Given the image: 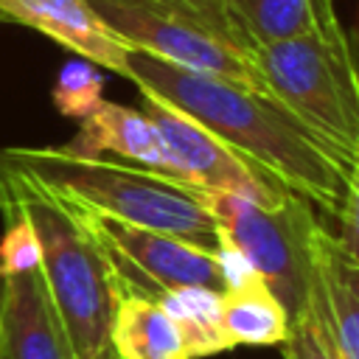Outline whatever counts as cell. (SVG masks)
<instances>
[{"instance_id": "1", "label": "cell", "mask_w": 359, "mask_h": 359, "mask_svg": "<svg viewBox=\"0 0 359 359\" xmlns=\"http://www.w3.org/2000/svg\"><path fill=\"white\" fill-rule=\"evenodd\" d=\"M126 70V79L143 95L174 107L250 168L337 219L348 191L356 185V171H348L272 98L177 67L137 48L129 50Z\"/></svg>"}, {"instance_id": "2", "label": "cell", "mask_w": 359, "mask_h": 359, "mask_svg": "<svg viewBox=\"0 0 359 359\" xmlns=\"http://www.w3.org/2000/svg\"><path fill=\"white\" fill-rule=\"evenodd\" d=\"M0 160L70 208L168 233L208 252L219 244L216 222L177 177L123 160L73 154L62 146H8L0 149Z\"/></svg>"}, {"instance_id": "3", "label": "cell", "mask_w": 359, "mask_h": 359, "mask_svg": "<svg viewBox=\"0 0 359 359\" xmlns=\"http://www.w3.org/2000/svg\"><path fill=\"white\" fill-rule=\"evenodd\" d=\"M0 199L14 202L39 241V275L76 359L107 351L118 283L81 219L39 188L28 174L0 160Z\"/></svg>"}, {"instance_id": "4", "label": "cell", "mask_w": 359, "mask_h": 359, "mask_svg": "<svg viewBox=\"0 0 359 359\" xmlns=\"http://www.w3.org/2000/svg\"><path fill=\"white\" fill-rule=\"evenodd\" d=\"M272 101L323 143L348 171L359 168V79L353 45L337 14L317 31L252 42Z\"/></svg>"}, {"instance_id": "5", "label": "cell", "mask_w": 359, "mask_h": 359, "mask_svg": "<svg viewBox=\"0 0 359 359\" xmlns=\"http://www.w3.org/2000/svg\"><path fill=\"white\" fill-rule=\"evenodd\" d=\"M90 6L132 48L272 98L255 67L252 39L224 0H90Z\"/></svg>"}, {"instance_id": "6", "label": "cell", "mask_w": 359, "mask_h": 359, "mask_svg": "<svg viewBox=\"0 0 359 359\" xmlns=\"http://www.w3.org/2000/svg\"><path fill=\"white\" fill-rule=\"evenodd\" d=\"M194 199L216 222L219 238L233 244L252 272L283 303L289 323L309 303L311 264L309 233L314 227V205L297 194H286L272 208L255 205L244 196L188 185Z\"/></svg>"}, {"instance_id": "7", "label": "cell", "mask_w": 359, "mask_h": 359, "mask_svg": "<svg viewBox=\"0 0 359 359\" xmlns=\"http://www.w3.org/2000/svg\"><path fill=\"white\" fill-rule=\"evenodd\" d=\"M70 210L81 219L84 230L109 264L118 292H135L151 300L180 286H205L213 292H224V278L213 252L168 233L126 224L79 208Z\"/></svg>"}, {"instance_id": "8", "label": "cell", "mask_w": 359, "mask_h": 359, "mask_svg": "<svg viewBox=\"0 0 359 359\" xmlns=\"http://www.w3.org/2000/svg\"><path fill=\"white\" fill-rule=\"evenodd\" d=\"M140 112L154 123L157 135L163 137V143L171 154L177 180L196 185V188H208V191L236 194V196H244L264 208H272L280 199H286V194H294V191L266 180L255 168H250L230 149H224L210 132H205L199 123H194L174 107H168L151 95H143Z\"/></svg>"}, {"instance_id": "9", "label": "cell", "mask_w": 359, "mask_h": 359, "mask_svg": "<svg viewBox=\"0 0 359 359\" xmlns=\"http://www.w3.org/2000/svg\"><path fill=\"white\" fill-rule=\"evenodd\" d=\"M309 303L320 314L337 359H359V255L320 222L309 233Z\"/></svg>"}, {"instance_id": "10", "label": "cell", "mask_w": 359, "mask_h": 359, "mask_svg": "<svg viewBox=\"0 0 359 359\" xmlns=\"http://www.w3.org/2000/svg\"><path fill=\"white\" fill-rule=\"evenodd\" d=\"M0 20L28 25L95 67L129 76L126 59L132 45L101 20L90 0H0Z\"/></svg>"}, {"instance_id": "11", "label": "cell", "mask_w": 359, "mask_h": 359, "mask_svg": "<svg viewBox=\"0 0 359 359\" xmlns=\"http://www.w3.org/2000/svg\"><path fill=\"white\" fill-rule=\"evenodd\" d=\"M0 359H76L36 269L3 275Z\"/></svg>"}, {"instance_id": "12", "label": "cell", "mask_w": 359, "mask_h": 359, "mask_svg": "<svg viewBox=\"0 0 359 359\" xmlns=\"http://www.w3.org/2000/svg\"><path fill=\"white\" fill-rule=\"evenodd\" d=\"M62 149L84 157H101L107 151L123 157L126 163L177 177L171 154L157 135L154 123L135 107H123L115 101H101L90 115L81 118L79 135Z\"/></svg>"}, {"instance_id": "13", "label": "cell", "mask_w": 359, "mask_h": 359, "mask_svg": "<svg viewBox=\"0 0 359 359\" xmlns=\"http://www.w3.org/2000/svg\"><path fill=\"white\" fill-rule=\"evenodd\" d=\"M107 348L115 359H188L182 337L165 309L135 292H118Z\"/></svg>"}, {"instance_id": "14", "label": "cell", "mask_w": 359, "mask_h": 359, "mask_svg": "<svg viewBox=\"0 0 359 359\" xmlns=\"http://www.w3.org/2000/svg\"><path fill=\"white\" fill-rule=\"evenodd\" d=\"M219 320L227 351L241 345H280L289 334V314L272 289L255 275L219 294Z\"/></svg>"}, {"instance_id": "15", "label": "cell", "mask_w": 359, "mask_h": 359, "mask_svg": "<svg viewBox=\"0 0 359 359\" xmlns=\"http://www.w3.org/2000/svg\"><path fill=\"white\" fill-rule=\"evenodd\" d=\"M255 45L292 39L323 28L331 17V0H224Z\"/></svg>"}, {"instance_id": "16", "label": "cell", "mask_w": 359, "mask_h": 359, "mask_svg": "<svg viewBox=\"0 0 359 359\" xmlns=\"http://www.w3.org/2000/svg\"><path fill=\"white\" fill-rule=\"evenodd\" d=\"M219 294L222 292L205 286H180L157 297V303L174 320L188 359H202L227 351L219 320Z\"/></svg>"}, {"instance_id": "17", "label": "cell", "mask_w": 359, "mask_h": 359, "mask_svg": "<svg viewBox=\"0 0 359 359\" xmlns=\"http://www.w3.org/2000/svg\"><path fill=\"white\" fill-rule=\"evenodd\" d=\"M101 90H104V79H101L98 67L79 56V59H67L62 65V70L53 81L50 98L62 115L81 121L104 101Z\"/></svg>"}, {"instance_id": "18", "label": "cell", "mask_w": 359, "mask_h": 359, "mask_svg": "<svg viewBox=\"0 0 359 359\" xmlns=\"http://www.w3.org/2000/svg\"><path fill=\"white\" fill-rule=\"evenodd\" d=\"M0 210L6 216V233L0 238V272L17 275L39 266V241L28 222V216L8 199H0Z\"/></svg>"}, {"instance_id": "19", "label": "cell", "mask_w": 359, "mask_h": 359, "mask_svg": "<svg viewBox=\"0 0 359 359\" xmlns=\"http://www.w3.org/2000/svg\"><path fill=\"white\" fill-rule=\"evenodd\" d=\"M280 345L283 359H337L328 331L311 303H306V309L289 323V334Z\"/></svg>"}, {"instance_id": "20", "label": "cell", "mask_w": 359, "mask_h": 359, "mask_svg": "<svg viewBox=\"0 0 359 359\" xmlns=\"http://www.w3.org/2000/svg\"><path fill=\"white\" fill-rule=\"evenodd\" d=\"M3 294H6V278L0 272V314H3Z\"/></svg>"}, {"instance_id": "21", "label": "cell", "mask_w": 359, "mask_h": 359, "mask_svg": "<svg viewBox=\"0 0 359 359\" xmlns=\"http://www.w3.org/2000/svg\"><path fill=\"white\" fill-rule=\"evenodd\" d=\"M95 359H115V356H112V351H109V348H107V351H104V353H98V356H95Z\"/></svg>"}]
</instances>
